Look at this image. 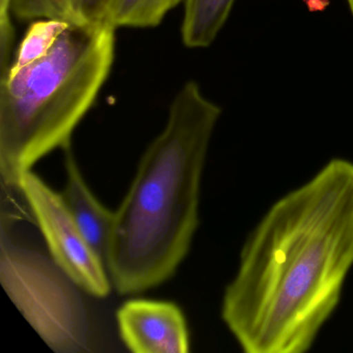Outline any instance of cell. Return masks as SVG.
I'll use <instances>...</instances> for the list:
<instances>
[{
  "mask_svg": "<svg viewBox=\"0 0 353 353\" xmlns=\"http://www.w3.org/2000/svg\"><path fill=\"white\" fill-rule=\"evenodd\" d=\"M353 266V162L332 159L274 202L245 241L222 318L245 353H305Z\"/></svg>",
  "mask_w": 353,
  "mask_h": 353,
  "instance_id": "cell-1",
  "label": "cell"
},
{
  "mask_svg": "<svg viewBox=\"0 0 353 353\" xmlns=\"http://www.w3.org/2000/svg\"><path fill=\"white\" fill-rule=\"evenodd\" d=\"M221 110L189 81L171 103L162 133L142 157L113 212L106 268L121 294H136L170 279L199 223L200 183Z\"/></svg>",
  "mask_w": 353,
  "mask_h": 353,
  "instance_id": "cell-2",
  "label": "cell"
},
{
  "mask_svg": "<svg viewBox=\"0 0 353 353\" xmlns=\"http://www.w3.org/2000/svg\"><path fill=\"white\" fill-rule=\"evenodd\" d=\"M115 28L70 23L48 53L0 74V176L20 192L22 176L41 159L70 146L112 69Z\"/></svg>",
  "mask_w": 353,
  "mask_h": 353,
  "instance_id": "cell-3",
  "label": "cell"
},
{
  "mask_svg": "<svg viewBox=\"0 0 353 353\" xmlns=\"http://www.w3.org/2000/svg\"><path fill=\"white\" fill-rule=\"evenodd\" d=\"M44 256L18 247L1 231L0 280L16 307L53 350L74 352L85 344L81 301Z\"/></svg>",
  "mask_w": 353,
  "mask_h": 353,
  "instance_id": "cell-4",
  "label": "cell"
},
{
  "mask_svg": "<svg viewBox=\"0 0 353 353\" xmlns=\"http://www.w3.org/2000/svg\"><path fill=\"white\" fill-rule=\"evenodd\" d=\"M20 192L36 219L57 268L90 294L105 297L110 278L103 260L92 249L70 214L61 194L32 170L22 176Z\"/></svg>",
  "mask_w": 353,
  "mask_h": 353,
  "instance_id": "cell-5",
  "label": "cell"
},
{
  "mask_svg": "<svg viewBox=\"0 0 353 353\" xmlns=\"http://www.w3.org/2000/svg\"><path fill=\"white\" fill-rule=\"evenodd\" d=\"M125 346L136 353L189 352V334L183 314L168 301L134 299L117 312Z\"/></svg>",
  "mask_w": 353,
  "mask_h": 353,
  "instance_id": "cell-6",
  "label": "cell"
},
{
  "mask_svg": "<svg viewBox=\"0 0 353 353\" xmlns=\"http://www.w3.org/2000/svg\"><path fill=\"white\" fill-rule=\"evenodd\" d=\"M67 183L61 196L76 224L106 265L113 212H109L86 185L71 148H65Z\"/></svg>",
  "mask_w": 353,
  "mask_h": 353,
  "instance_id": "cell-7",
  "label": "cell"
},
{
  "mask_svg": "<svg viewBox=\"0 0 353 353\" xmlns=\"http://www.w3.org/2000/svg\"><path fill=\"white\" fill-rule=\"evenodd\" d=\"M181 39L192 49L214 43L226 23L235 0H185Z\"/></svg>",
  "mask_w": 353,
  "mask_h": 353,
  "instance_id": "cell-8",
  "label": "cell"
},
{
  "mask_svg": "<svg viewBox=\"0 0 353 353\" xmlns=\"http://www.w3.org/2000/svg\"><path fill=\"white\" fill-rule=\"evenodd\" d=\"M181 1L183 0H107L104 22L115 30L156 28Z\"/></svg>",
  "mask_w": 353,
  "mask_h": 353,
  "instance_id": "cell-9",
  "label": "cell"
},
{
  "mask_svg": "<svg viewBox=\"0 0 353 353\" xmlns=\"http://www.w3.org/2000/svg\"><path fill=\"white\" fill-rule=\"evenodd\" d=\"M72 22L61 20H36L26 32L17 55L9 69L17 70L44 57ZM8 69V70H9ZM3 74V73H1Z\"/></svg>",
  "mask_w": 353,
  "mask_h": 353,
  "instance_id": "cell-10",
  "label": "cell"
},
{
  "mask_svg": "<svg viewBox=\"0 0 353 353\" xmlns=\"http://www.w3.org/2000/svg\"><path fill=\"white\" fill-rule=\"evenodd\" d=\"M11 15L21 21L61 20L79 23L73 10V0H11Z\"/></svg>",
  "mask_w": 353,
  "mask_h": 353,
  "instance_id": "cell-11",
  "label": "cell"
},
{
  "mask_svg": "<svg viewBox=\"0 0 353 353\" xmlns=\"http://www.w3.org/2000/svg\"><path fill=\"white\" fill-rule=\"evenodd\" d=\"M107 0H73V10L79 23L104 22Z\"/></svg>",
  "mask_w": 353,
  "mask_h": 353,
  "instance_id": "cell-12",
  "label": "cell"
},
{
  "mask_svg": "<svg viewBox=\"0 0 353 353\" xmlns=\"http://www.w3.org/2000/svg\"><path fill=\"white\" fill-rule=\"evenodd\" d=\"M11 0H0V34L11 36L15 34L10 12Z\"/></svg>",
  "mask_w": 353,
  "mask_h": 353,
  "instance_id": "cell-13",
  "label": "cell"
},
{
  "mask_svg": "<svg viewBox=\"0 0 353 353\" xmlns=\"http://www.w3.org/2000/svg\"><path fill=\"white\" fill-rule=\"evenodd\" d=\"M347 3H348L349 9H350L351 13L353 14V0H347Z\"/></svg>",
  "mask_w": 353,
  "mask_h": 353,
  "instance_id": "cell-14",
  "label": "cell"
}]
</instances>
